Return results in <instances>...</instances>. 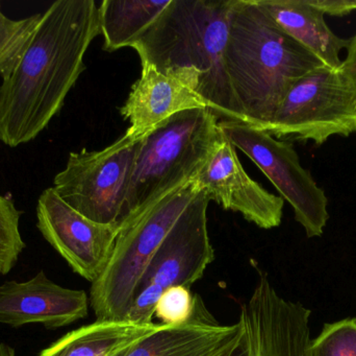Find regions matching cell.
<instances>
[{"instance_id": "5", "label": "cell", "mask_w": 356, "mask_h": 356, "mask_svg": "<svg viewBox=\"0 0 356 356\" xmlns=\"http://www.w3.org/2000/svg\"><path fill=\"white\" fill-rule=\"evenodd\" d=\"M199 190L192 180L121 224L110 261L90 291L96 320H124L150 259Z\"/></svg>"}, {"instance_id": "3", "label": "cell", "mask_w": 356, "mask_h": 356, "mask_svg": "<svg viewBox=\"0 0 356 356\" xmlns=\"http://www.w3.org/2000/svg\"><path fill=\"white\" fill-rule=\"evenodd\" d=\"M224 62L246 125L259 130L269 125L298 79L324 66L280 29L257 0H234Z\"/></svg>"}, {"instance_id": "14", "label": "cell", "mask_w": 356, "mask_h": 356, "mask_svg": "<svg viewBox=\"0 0 356 356\" xmlns=\"http://www.w3.org/2000/svg\"><path fill=\"white\" fill-rule=\"evenodd\" d=\"M201 108L207 107L190 88L152 65L142 64L141 77L120 112L131 125L127 133L142 139L178 113Z\"/></svg>"}, {"instance_id": "24", "label": "cell", "mask_w": 356, "mask_h": 356, "mask_svg": "<svg viewBox=\"0 0 356 356\" xmlns=\"http://www.w3.org/2000/svg\"><path fill=\"white\" fill-rule=\"evenodd\" d=\"M343 67L353 82L356 95V33L353 38H350V42L347 48L346 59L343 60Z\"/></svg>"}, {"instance_id": "19", "label": "cell", "mask_w": 356, "mask_h": 356, "mask_svg": "<svg viewBox=\"0 0 356 356\" xmlns=\"http://www.w3.org/2000/svg\"><path fill=\"white\" fill-rule=\"evenodd\" d=\"M42 13L26 18L10 19L0 6V77L8 79L20 64L39 26Z\"/></svg>"}, {"instance_id": "11", "label": "cell", "mask_w": 356, "mask_h": 356, "mask_svg": "<svg viewBox=\"0 0 356 356\" xmlns=\"http://www.w3.org/2000/svg\"><path fill=\"white\" fill-rule=\"evenodd\" d=\"M209 202L207 192L199 190L150 259L136 291L145 286L163 292L172 286L190 288L202 278L215 259L207 230Z\"/></svg>"}, {"instance_id": "13", "label": "cell", "mask_w": 356, "mask_h": 356, "mask_svg": "<svg viewBox=\"0 0 356 356\" xmlns=\"http://www.w3.org/2000/svg\"><path fill=\"white\" fill-rule=\"evenodd\" d=\"M89 303L85 291L63 288L40 271L27 281L0 286V323L13 328L29 324L65 327L87 317Z\"/></svg>"}, {"instance_id": "8", "label": "cell", "mask_w": 356, "mask_h": 356, "mask_svg": "<svg viewBox=\"0 0 356 356\" xmlns=\"http://www.w3.org/2000/svg\"><path fill=\"white\" fill-rule=\"evenodd\" d=\"M219 127L232 146L257 165L292 206L295 219L305 228L307 238L321 236L330 219L327 196L302 167L292 144L238 121H221Z\"/></svg>"}, {"instance_id": "18", "label": "cell", "mask_w": 356, "mask_h": 356, "mask_svg": "<svg viewBox=\"0 0 356 356\" xmlns=\"http://www.w3.org/2000/svg\"><path fill=\"white\" fill-rule=\"evenodd\" d=\"M171 0H104L98 6L104 49L116 52L134 44L164 12Z\"/></svg>"}, {"instance_id": "10", "label": "cell", "mask_w": 356, "mask_h": 356, "mask_svg": "<svg viewBox=\"0 0 356 356\" xmlns=\"http://www.w3.org/2000/svg\"><path fill=\"white\" fill-rule=\"evenodd\" d=\"M37 227L73 272L92 284L106 269L120 231L119 225H104L83 217L65 203L54 187L39 196Z\"/></svg>"}, {"instance_id": "15", "label": "cell", "mask_w": 356, "mask_h": 356, "mask_svg": "<svg viewBox=\"0 0 356 356\" xmlns=\"http://www.w3.org/2000/svg\"><path fill=\"white\" fill-rule=\"evenodd\" d=\"M238 332V322L220 325L197 295L191 320L179 325L162 324L120 356H217L234 342Z\"/></svg>"}, {"instance_id": "12", "label": "cell", "mask_w": 356, "mask_h": 356, "mask_svg": "<svg viewBox=\"0 0 356 356\" xmlns=\"http://www.w3.org/2000/svg\"><path fill=\"white\" fill-rule=\"evenodd\" d=\"M236 148L222 135L211 158L195 178L209 200L225 210L241 213L261 229L282 224L284 200L249 177L238 160Z\"/></svg>"}, {"instance_id": "6", "label": "cell", "mask_w": 356, "mask_h": 356, "mask_svg": "<svg viewBox=\"0 0 356 356\" xmlns=\"http://www.w3.org/2000/svg\"><path fill=\"white\" fill-rule=\"evenodd\" d=\"M261 131L277 139L323 144L356 132V95L344 67L321 66L292 86L273 119Z\"/></svg>"}, {"instance_id": "21", "label": "cell", "mask_w": 356, "mask_h": 356, "mask_svg": "<svg viewBox=\"0 0 356 356\" xmlns=\"http://www.w3.org/2000/svg\"><path fill=\"white\" fill-rule=\"evenodd\" d=\"M307 356H356V319L327 323L311 341Z\"/></svg>"}, {"instance_id": "4", "label": "cell", "mask_w": 356, "mask_h": 356, "mask_svg": "<svg viewBox=\"0 0 356 356\" xmlns=\"http://www.w3.org/2000/svg\"><path fill=\"white\" fill-rule=\"evenodd\" d=\"M218 119L207 108L182 111L144 138L122 223L197 177L223 135Z\"/></svg>"}, {"instance_id": "16", "label": "cell", "mask_w": 356, "mask_h": 356, "mask_svg": "<svg viewBox=\"0 0 356 356\" xmlns=\"http://www.w3.org/2000/svg\"><path fill=\"white\" fill-rule=\"evenodd\" d=\"M268 14L293 39L332 69L342 67L341 52L349 39L337 35L325 20V14L313 0H257Z\"/></svg>"}, {"instance_id": "9", "label": "cell", "mask_w": 356, "mask_h": 356, "mask_svg": "<svg viewBox=\"0 0 356 356\" xmlns=\"http://www.w3.org/2000/svg\"><path fill=\"white\" fill-rule=\"evenodd\" d=\"M311 315L301 303L280 296L259 270L250 298L241 305L240 332L217 356H307Z\"/></svg>"}, {"instance_id": "23", "label": "cell", "mask_w": 356, "mask_h": 356, "mask_svg": "<svg viewBox=\"0 0 356 356\" xmlns=\"http://www.w3.org/2000/svg\"><path fill=\"white\" fill-rule=\"evenodd\" d=\"M325 15L344 17L356 10V0H313Z\"/></svg>"}, {"instance_id": "2", "label": "cell", "mask_w": 356, "mask_h": 356, "mask_svg": "<svg viewBox=\"0 0 356 356\" xmlns=\"http://www.w3.org/2000/svg\"><path fill=\"white\" fill-rule=\"evenodd\" d=\"M232 4L234 0H171L133 48L142 64L190 88L218 118L246 123L224 62Z\"/></svg>"}, {"instance_id": "25", "label": "cell", "mask_w": 356, "mask_h": 356, "mask_svg": "<svg viewBox=\"0 0 356 356\" xmlns=\"http://www.w3.org/2000/svg\"><path fill=\"white\" fill-rule=\"evenodd\" d=\"M0 356H16L15 355V350L12 347L4 343H0Z\"/></svg>"}, {"instance_id": "17", "label": "cell", "mask_w": 356, "mask_h": 356, "mask_svg": "<svg viewBox=\"0 0 356 356\" xmlns=\"http://www.w3.org/2000/svg\"><path fill=\"white\" fill-rule=\"evenodd\" d=\"M161 324L96 320L50 345L38 356H115L158 330Z\"/></svg>"}, {"instance_id": "20", "label": "cell", "mask_w": 356, "mask_h": 356, "mask_svg": "<svg viewBox=\"0 0 356 356\" xmlns=\"http://www.w3.org/2000/svg\"><path fill=\"white\" fill-rule=\"evenodd\" d=\"M19 210L10 199L0 194V275H6L16 265L25 248L20 233Z\"/></svg>"}, {"instance_id": "1", "label": "cell", "mask_w": 356, "mask_h": 356, "mask_svg": "<svg viewBox=\"0 0 356 356\" xmlns=\"http://www.w3.org/2000/svg\"><path fill=\"white\" fill-rule=\"evenodd\" d=\"M100 33L94 0H56L13 75L0 85V142L29 144L51 123L81 73L86 52Z\"/></svg>"}, {"instance_id": "7", "label": "cell", "mask_w": 356, "mask_h": 356, "mask_svg": "<svg viewBox=\"0 0 356 356\" xmlns=\"http://www.w3.org/2000/svg\"><path fill=\"white\" fill-rule=\"evenodd\" d=\"M142 139L125 132L108 148L69 155L56 173L54 189L65 203L96 223L121 225Z\"/></svg>"}, {"instance_id": "22", "label": "cell", "mask_w": 356, "mask_h": 356, "mask_svg": "<svg viewBox=\"0 0 356 356\" xmlns=\"http://www.w3.org/2000/svg\"><path fill=\"white\" fill-rule=\"evenodd\" d=\"M196 296L192 294L190 288L184 286L167 288L159 299L154 315L164 325L186 323L194 313Z\"/></svg>"}]
</instances>
